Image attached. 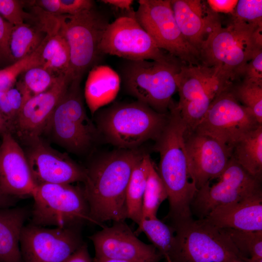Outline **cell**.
I'll list each match as a JSON object with an SVG mask.
<instances>
[{"label":"cell","mask_w":262,"mask_h":262,"mask_svg":"<svg viewBox=\"0 0 262 262\" xmlns=\"http://www.w3.org/2000/svg\"><path fill=\"white\" fill-rule=\"evenodd\" d=\"M231 157L250 175L262 179V124L246 133L234 145Z\"/></svg>","instance_id":"cell-26"},{"label":"cell","mask_w":262,"mask_h":262,"mask_svg":"<svg viewBox=\"0 0 262 262\" xmlns=\"http://www.w3.org/2000/svg\"><path fill=\"white\" fill-rule=\"evenodd\" d=\"M232 85L216 96L193 131L209 135L231 148L245 135L261 125L250 110L236 98Z\"/></svg>","instance_id":"cell-12"},{"label":"cell","mask_w":262,"mask_h":262,"mask_svg":"<svg viewBox=\"0 0 262 262\" xmlns=\"http://www.w3.org/2000/svg\"><path fill=\"white\" fill-rule=\"evenodd\" d=\"M101 2L122 10H125L129 13H132L131 6L133 2L132 0H102Z\"/></svg>","instance_id":"cell-44"},{"label":"cell","mask_w":262,"mask_h":262,"mask_svg":"<svg viewBox=\"0 0 262 262\" xmlns=\"http://www.w3.org/2000/svg\"><path fill=\"white\" fill-rule=\"evenodd\" d=\"M45 35L39 26L33 27L25 22L13 26L10 36L9 49L14 61L24 58L35 51Z\"/></svg>","instance_id":"cell-28"},{"label":"cell","mask_w":262,"mask_h":262,"mask_svg":"<svg viewBox=\"0 0 262 262\" xmlns=\"http://www.w3.org/2000/svg\"><path fill=\"white\" fill-rule=\"evenodd\" d=\"M37 51L40 66L57 77L66 76L69 67L70 54L67 42L60 29L46 33Z\"/></svg>","instance_id":"cell-25"},{"label":"cell","mask_w":262,"mask_h":262,"mask_svg":"<svg viewBox=\"0 0 262 262\" xmlns=\"http://www.w3.org/2000/svg\"><path fill=\"white\" fill-rule=\"evenodd\" d=\"M16 202L15 197L5 194L0 187V208L12 207Z\"/></svg>","instance_id":"cell-45"},{"label":"cell","mask_w":262,"mask_h":262,"mask_svg":"<svg viewBox=\"0 0 262 262\" xmlns=\"http://www.w3.org/2000/svg\"><path fill=\"white\" fill-rule=\"evenodd\" d=\"M37 49L32 54L0 69V91L14 86L18 77L28 69L40 66Z\"/></svg>","instance_id":"cell-34"},{"label":"cell","mask_w":262,"mask_h":262,"mask_svg":"<svg viewBox=\"0 0 262 262\" xmlns=\"http://www.w3.org/2000/svg\"><path fill=\"white\" fill-rule=\"evenodd\" d=\"M232 15L233 21L262 27V0H238Z\"/></svg>","instance_id":"cell-35"},{"label":"cell","mask_w":262,"mask_h":262,"mask_svg":"<svg viewBox=\"0 0 262 262\" xmlns=\"http://www.w3.org/2000/svg\"><path fill=\"white\" fill-rule=\"evenodd\" d=\"M81 227L24 226L19 246L23 262H64L84 242Z\"/></svg>","instance_id":"cell-15"},{"label":"cell","mask_w":262,"mask_h":262,"mask_svg":"<svg viewBox=\"0 0 262 262\" xmlns=\"http://www.w3.org/2000/svg\"><path fill=\"white\" fill-rule=\"evenodd\" d=\"M89 238L94 246V258L159 262L163 258L152 244L140 240L125 221L113 222Z\"/></svg>","instance_id":"cell-16"},{"label":"cell","mask_w":262,"mask_h":262,"mask_svg":"<svg viewBox=\"0 0 262 262\" xmlns=\"http://www.w3.org/2000/svg\"><path fill=\"white\" fill-rule=\"evenodd\" d=\"M120 82V76L108 66L98 65L90 70L84 97L92 115L115 98Z\"/></svg>","instance_id":"cell-23"},{"label":"cell","mask_w":262,"mask_h":262,"mask_svg":"<svg viewBox=\"0 0 262 262\" xmlns=\"http://www.w3.org/2000/svg\"><path fill=\"white\" fill-rule=\"evenodd\" d=\"M32 224L41 227H81L93 223L83 188L71 184L37 185L32 195Z\"/></svg>","instance_id":"cell-9"},{"label":"cell","mask_w":262,"mask_h":262,"mask_svg":"<svg viewBox=\"0 0 262 262\" xmlns=\"http://www.w3.org/2000/svg\"><path fill=\"white\" fill-rule=\"evenodd\" d=\"M6 91H0V114L12 133L16 117L7 98Z\"/></svg>","instance_id":"cell-40"},{"label":"cell","mask_w":262,"mask_h":262,"mask_svg":"<svg viewBox=\"0 0 262 262\" xmlns=\"http://www.w3.org/2000/svg\"><path fill=\"white\" fill-rule=\"evenodd\" d=\"M0 143V187L12 197L32 196L36 185L21 146L10 132Z\"/></svg>","instance_id":"cell-20"},{"label":"cell","mask_w":262,"mask_h":262,"mask_svg":"<svg viewBox=\"0 0 262 262\" xmlns=\"http://www.w3.org/2000/svg\"><path fill=\"white\" fill-rule=\"evenodd\" d=\"M134 233L144 232L166 261H170L175 242V230L157 217L143 218Z\"/></svg>","instance_id":"cell-29"},{"label":"cell","mask_w":262,"mask_h":262,"mask_svg":"<svg viewBox=\"0 0 262 262\" xmlns=\"http://www.w3.org/2000/svg\"><path fill=\"white\" fill-rule=\"evenodd\" d=\"M151 162L149 155L144 153L133 169L127 189V218L131 219L138 225L142 219L143 198Z\"/></svg>","instance_id":"cell-27"},{"label":"cell","mask_w":262,"mask_h":262,"mask_svg":"<svg viewBox=\"0 0 262 262\" xmlns=\"http://www.w3.org/2000/svg\"><path fill=\"white\" fill-rule=\"evenodd\" d=\"M71 82L66 76H59L49 89L29 98L16 118L12 135L16 134L25 145L40 138Z\"/></svg>","instance_id":"cell-19"},{"label":"cell","mask_w":262,"mask_h":262,"mask_svg":"<svg viewBox=\"0 0 262 262\" xmlns=\"http://www.w3.org/2000/svg\"><path fill=\"white\" fill-rule=\"evenodd\" d=\"M166 262H169V261H166Z\"/></svg>","instance_id":"cell-49"},{"label":"cell","mask_w":262,"mask_h":262,"mask_svg":"<svg viewBox=\"0 0 262 262\" xmlns=\"http://www.w3.org/2000/svg\"><path fill=\"white\" fill-rule=\"evenodd\" d=\"M58 78L49 70L38 66L26 70L23 73L22 81L19 82L32 97L49 89Z\"/></svg>","instance_id":"cell-33"},{"label":"cell","mask_w":262,"mask_h":262,"mask_svg":"<svg viewBox=\"0 0 262 262\" xmlns=\"http://www.w3.org/2000/svg\"><path fill=\"white\" fill-rule=\"evenodd\" d=\"M95 114L99 135L125 149H135L148 140H155L168 117V113H158L138 100L116 102Z\"/></svg>","instance_id":"cell-4"},{"label":"cell","mask_w":262,"mask_h":262,"mask_svg":"<svg viewBox=\"0 0 262 262\" xmlns=\"http://www.w3.org/2000/svg\"><path fill=\"white\" fill-rule=\"evenodd\" d=\"M167 198L164 183L151 161L149 165L143 198L142 219L156 217L160 205Z\"/></svg>","instance_id":"cell-30"},{"label":"cell","mask_w":262,"mask_h":262,"mask_svg":"<svg viewBox=\"0 0 262 262\" xmlns=\"http://www.w3.org/2000/svg\"><path fill=\"white\" fill-rule=\"evenodd\" d=\"M182 64L173 56L162 60H124L119 76L129 94L157 112L167 114Z\"/></svg>","instance_id":"cell-5"},{"label":"cell","mask_w":262,"mask_h":262,"mask_svg":"<svg viewBox=\"0 0 262 262\" xmlns=\"http://www.w3.org/2000/svg\"><path fill=\"white\" fill-rule=\"evenodd\" d=\"M0 16L13 26L24 23L29 16L22 1L17 0H0Z\"/></svg>","instance_id":"cell-36"},{"label":"cell","mask_w":262,"mask_h":262,"mask_svg":"<svg viewBox=\"0 0 262 262\" xmlns=\"http://www.w3.org/2000/svg\"><path fill=\"white\" fill-rule=\"evenodd\" d=\"M184 139L190 173L198 190L220 176L231 157L232 148L196 131L185 132Z\"/></svg>","instance_id":"cell-18"},{"label":"cell","mask_w":262,"mask_h":262,"mask_svg":"<svg viewBox=\"0 0 262 262\" xmlns=\"http://www.w3.org/2000/svg\"><path fill=\"white\" fill-rule=\"evenodd\" d=\"M9 132H10L8 126L0 114V136L1 137L4 133Z\"/></svg>","instance_id":"cell-46"},{"label":"cell","mask_w":262,"mask_h":262,"mask_svg":"<svg viewBox=\"0 0 262 262\" xmlns=\"http://www.w3.org/2000/svg\"><path fill=\"white\" fill-rule=\"evenodd\" d=\"M262 27L232 21L223 27L217 21L199 51L201 64L213 68L228 82L241 76L245 66L262 49Z\"/></svg>","instance_id":"cell-3"},{"label":"cell","mask_w":262,"mask_h":262,"mask_svg":"<svg viewBox=\"0 0 262 262\" xmlns=\"http://www.w3.org/2000/svg\"><path fill=\"white\" fill-rule=\"evenodd\" d=\"M93 262H136L124 260L109 259H96L94 258Z\"/></svg>","instance_id":"cell-47"},{"label":"cell","mask_w":262,"mask_h":262,"mask_svg":"<svg viewBox=\"0 0 262 262\" xmlns=\"http://www.w3.org/2000/svg\"><path fill=\"white\" fill-rule=\"evenodd\" d=\"M243 81L262 86V49L257 50L245 66Z\"/></svg>","instance_id":"cell-37"},{"label":"cell","mask_w":262,"mask_h":262,"mask_svg":"<svg viewBox=\"0 0 262 262\" xmlns=\"http://www.w3.org/2000/svg\"><path fill=\"white\" fill-rule=\"evenodd\" d=\"M231 91L238 101L262 124V86L243 81L235 87L232 85Z\"/></svg>","instance_id":"cell-32"},{"label":"cell","mask_w":262,"mask_h":262,"mask_svg":"<svg viewBox=\"0 0 262 262\" xmlns=\"http://www.w3.org/2000/svg\"><path fill=\"white\" fill-rule=\"evenodd\" d=\"M175 242L170 262H231L245 258L223 229L205 218H193L173 228Z\"/></svg>","instance_id":"cell-7"},{"label":"cell","mask_w":262,"mask_h":262,"mask_svg":"<svg viewBox=\"0 0 262 262\" xmlns=\"http://www.w3.org/2000/svg\"><path fill=\"white\" fill-rule=\"evenodd\" d=\"M231 262H246L241 259H236V260H234L231 261Z\"/></svg>","instance_id":"cell-48"},{"label":"cell","mask_w":262,"mask_h":262,"mask_svg":"<svg viewBox=\"0 0 262 262\" xmlns=\"http://www.w3.org/2000/svg\"><path fill=\"white\" fill-rule=\"evenodd\" d=\"M216 183L208 182L198 190L192 203L199 219L205 218L215 208L262 194L261 180L255 177L231 157Z\"/></svg>","instance_id":"cell-13"},{"label":"cell","mask_w":262,"mask_h":262,"mask_svg":"<svg viewBox=\"0 0 262 262\" xmlns=\"http://www.w3.org/2000/svg\"><path fill=\"white\" fill-rule=\"evenodd\" d=\"M241 255L248 262L262 260V230L223 229Z\"/></svg>","instance_id":"cell-31"},{"label":"cell","mask_w":262,"mask_h":262,"mask_svg":"<svg viewBox=\"0 0 262 262\" xmlns=\"http://www.w3.org/2000/svg\"><path fill=\"white\" fill-rule=\"evenodd\" d=\"M13 27L0 16V69L15 62L9 49V39Z\"/></svg>","instance_id":"cell-38"},{"label":"cell","mask_w":262,"mask_h":262,"mask_svg":"<svg viewBox=\"0 0 262 262\" xmlns=\"http://www.w3.org/2000/svg\"><path fill=\"white\" fill-rule=\"evenodd\" d=\"M237 0H208L207 3L214 13H233L238 2Z\"/></svg>","instance_id":"cell-41"},{"label":"cell","mask_w":262,"mask_h":262,"mask_svg":"<svg viewBox=\"0 0 262 262\" xmlns=\"http://www.w3.org/2000/svg\"><path fill=\"white\" fill-rule=\"evenodd\" d=\"M138 2L134 17L160 49L183 64H200L198 51L187 42L178 27L170 0Z\"/></svg>","instance_id":"cell-10"},{"label":"cell","mask_w":262,"mask_h":262,"mask_svg":"<svg viewBox=\"0 0 262 262\" xmlns=\"http://www.w3.org/2000/svg\"><path fill=\"white\" fill-rule=\"evenodd\" d=\"M170 2L180 33L199 53L202 43L219 20L216 15L200 0H170Z\"/></svg>","instance_id":"cell-21"},{"label":"cell","mask_w":262,"mask_h":262,"mask_svg":"<svg viewBox=\"0 0 262 262\" xmlns=\"http://www.w3.org/2000/svg\"><path fill=\"white\" fill-rule=\"evenodd\" d=\"M28 215L25 208H0V262H23L19 241Z\"/></svg>","instance_id":"cell-24"},{"label":"cell","mask_w":262,"mask_h":262,"mask_svg":"<svg viewBox=\"0 0 262 262\" xmlns=\"http://www.w3.org/2000/svg\"><path fill=\"white\" fill-rule=\"evenodd\" d=\"M62 15H75L95 7L91 0H60Z\"/></svg>","instance_id":"cell-39"},{"label":"cell","mask_w":262,"mask_h":262,"mask_svg":"<svg viewBox=\"0 0 262 262\" xmlns=\"http://www.w3.org/2000/svg\"><path fill=\"white\" fill-rule=\"evenodd\" d=\"M80 80L73 81L62 97L45 132L61 147L75 154H82L92 146L99 136L87 116L80 87Z\"/></svg>","instance_id":"cell-8"},{"label":"cell","mask_w":262,"mask_h":262,"mask_svg":"<svg viewBox=\"0 0 262 262\" xmlns=\"http://www.w3.org/2000/svg\"><path fill=\"white\" fill-rule=\"evenodd\" d=\"M26 145L27 147L24 152L36 185L84 181L85 167L76 163L66 153L49 146L41 137Z\"/></svg>","instance_id":"cell-17"},{"label":"cell","mask_w":262,"mask_h":262,"mask_svg":"<svg viewBox=\"0 0 262 262\" xmlns=\"http://www.w3.org/2000/svg\"><path fill=\"white\" fill-rule=\"evenodd\" d=\"M35 1V6L47 12L55 15H62L60 0H38Z\"/></svg>","instance_id":"cell-43"},{"label":"cell","mask_w":262,"mask_h":262,"mask_svg":"<svg viewBox=\"0 0 262 262\" xmlns=\"http://www.w3.org/2000/svg\"><path fill=\"white\" fill-rule=\"evenodd\" d=\"M204 218L220 229L262 230V194L218 207Z\"/></svg>","instance_id":"cell-22"},{"label":"cell","mask_w":262,"mask_h":262,"mask_svg":"<svg viewBox=\"0 0 262 262\" xmlns=\"http://www.w3.org/2000/svg\"><path fill=\"white\" fill-rule=\"evenodd\" d=\"M64 262H93L87 245L83 243Z\"/></svg>","instance_id":"cell-42"},{"label":"cell","mask_w":262,"mask_h":262,"mask_svg":"<svg viewBox=\"0 0 262 262\" xmlns=\"http://www.w3.org/2000/svg\"><path fill=\"white\" fill-rule=\"evenodd\" d=\"M134 12L109 24L99 49L104 54L127 60H162L172 57L160 49L134 17Z\"/></svg>","instance_id":"cell-14"},{"label":"cell","mask_w":262,"mask_h":262,"mask_svg":"<svg viewBox=\"0 0 262 262\" xmlns=\"http://www.w3.org/2000/svg\"><path fill=\"white\" fill-rule=\"evenodd\" d=\"M60 30L69 46L70 62L66 76L72 82L98 65L104 54L99 46L110 23L109 18L94 8L75 15H59Z\"/></svg>","instance_id":"cell-6"},{"label":"cell","mask_w":262,"mask_h":262,"mask_svg":"<svg viewBox=\"0 0 262 262\" xmlns=\"http://www.w3.org/2000/svg\"><path fill=\"white\" fill-rule=\"evenodd\" d=\"M144 153L119 149L102 154L85 167L82 188L93 223L127 218L126 196L133 169Z\"/></svg>","instance_id":"cell-1"},{"label":"cell","mask_w":262,"mask_h":262,"mask_svg":"<svg viewBox=\"0 0 262 262\" xmlns=\"http://www.w3.org/2000/svg\"><path fill=\"white\" fill-rule=\"evenodd\" d=\"M176 83L180 97L177 107L185 120L192 124L198 123L216 96L232 84L213 68L202 64H182Z\"/></svg>","instance_id":"cell-11"},{"label":"cell","mask_w":262,"mask_h":262,"mask_svg":"<svg viewBox=\"0 0 262 262\" xmlns=\"http://www.w3.org/2000/svg\"><path fill=\"white\" fill-rule=\"evenodd\" d=\"M186 126L173 102L167 122L155 140L160 154L157 172L167 191L169 209L165 217L174 227L192 218V203L198 191L189 169L185 147Z\"/></svg>","instance_id":"cell-2"}]
</instances>
